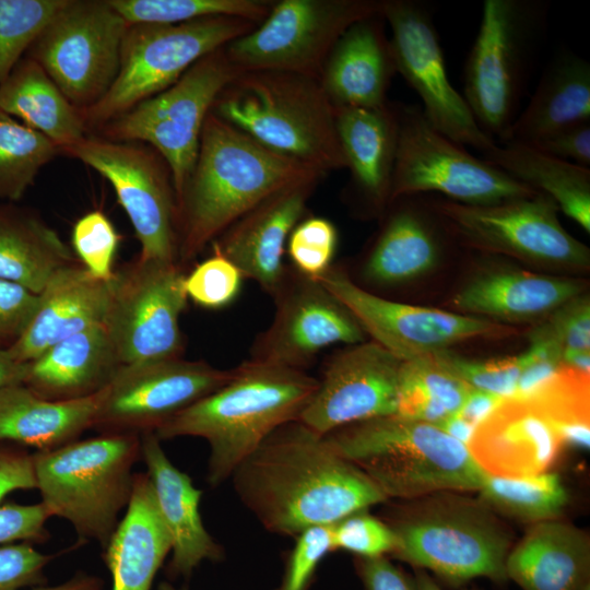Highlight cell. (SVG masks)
<instances>
[{
    "label": "cell",
    "mask_w": 590,
    "mask_h": 590,
    "mask_svg": "<svg viewBox=\"0 0 590 590\" xmlns=\"http://www.w3.org/2000/svg\"><path fill=\"white\" fill-rule=\"evenodd\" d=\"M229 480L269 532L294 538L387 500L364 471L299 421L272 432Z\"/></svg>",
    "instance_id": "obj_1"
},
{
    "label": "cell",
    "mask_w": 590,
    "mask_h": 590,
    "mask_svg": "<svg viewBox=\"0 0 590 590\" xmlns=\"http://www.w3.org/2000/svg\"><path fill=\"white\" fill-rule=\"evenodd\" d=\"M321 172L282 155L219 118L203 125L193 170L177 199V259L187 263L271 194Z\"/></svg>",
    "instance_id": "obj_2"
},
{
    "label": "cell",
    "mask_w": 590,
    "mask_h": 590,
    "mask_svg": "<svg viewBox=\"0 0 590 590\" xmlns=\"http://www.w3.org/2000/svg\"><path fill=\"white\" fill-rule=\"evenodd\" d=\"M318 387L304 370L248 359L219 389L181 410L154 434L208 441L206 482L219 486L276 428L298 421Z\"/></svg>",
    "instance_id": "obj_3"
},
{
    "label": "cell",
    "mask_w": 590,
    "mask_h": 590,
    "mask_svg": "<svg viewBox=\"0 0 590 590\" xmlns=\"http://www.w3.org/2000/svg\"><path fill=\"white\" fill-rule=\"evenodd\" d=\"M324 438L387 498L479 491L488 475L467 445L434 424L398 414L351 424Z\"/></svg>",
    "instance_id": "obj_4"
},
{
    "label": "cell",
    "mask_w": 590,
    "mask_h": 590,
    "mask_svg": "<svg viewBox=\"0 0 590 590\" xmlns=\"http://www.w3.org/2000/svg\"><path fill=\"white\" fill-rule=\"evenodd\" d=\"M212 108L260 144L321 173L346 167L335 130V107L316 79L288 72H241Z\"/></svg>",
    "instance_id": "obj_5"
},
{
    "label": "cell",
    "mask_w": 590,
    "mask_h": 590,
    "mask_svg": "<svg viewBox=\"0 0 590 590\" xmlns=\"http://www.w3.org/2000/svg\"><path fill=\"white\" fill-rule=\"evenodd\" d=\"M141 459V436L101 434L33 453L36 488L50 517L67 520L80 542L104 550L133 487V465Z\"/></svg>",
    "instance_id": "obj_6"
},
{
    "label": "cell",
    "mask_w": 590,
    "mask_h": 590,
    "mask_svg": "<svg viewBox=\"0 0 590 590\" xmlns=\"http://www.w3.org/2000/svg\"><path fill=\"white\" fill-rule=\"evenodd\" d=\"M428 497L388 523L397 540L391 555L455 588L477 577L505 582L511 541L494 511L448 492Z\"/></svg>",
    "instance_id": "obj_7"
},
{
    "label": "cell",
    "mask_w": 590,
    "mask_h": 590,
    "mask_svg": "<svg viewBox=\"0 0 590 590\" xmlns=\"http://www.w3.org/2000/svg\"><path fill=\"white\" fill-rule=\"evenodd\" d=\"M252 28L253 22L226 15L174 25H129L115 82L103 98L81 110L86 129H102L172 86L198 60Z\"/></svg>",
    "instance_id": "obj_8"
},
{
    "label": "cell",
    "mask_w": 590,
    "mask_h": 590,
    "mask_svg": "<svg viewBox=\"0 0 590 590\" xmlns=\"http://www.w3.org/2000/svg\"><path fill=\"white\" fill-rule=\"evenodd\" d=\"M544 15L541 2L485 0L464 66V99L480 128L495 141L519 114L533 44Z\"/></svg>",
    "instance_id": "obj_9"
},
{
    "label": "cell",
    "mask_w": 590,
    "mask_h": 590,
    "mask_svg": "<svg viewBox=\"0 0 590 590\" xmlns=\"http://www.w3.org/2000/svg\"><path fill=\"white\" fill-rule=\"evenodd\" d=\"M239 73L225 50L217 49L198 60L172 86L105 125L103 138L153 146L169 168L177 200L196 165L205 119Z\"/></svg>",
    "instance_id": "obj_10"
},
{
    "label": "cell",
    "mask_w": 590,
    "mask_h": 590,
    "mask_svg": "<svg viewBox=\"0 0 590 590\" xmlns=\"http://www.w3.org/2000/svg\"><path fill=\"white\" fill-rule=\"evenodd\" d=\"M435 206L465 246L553 270L589 267V248L563 227L557 204L543 193L479 205L441 200Z\"/></svg>",
    "instance_id": "obj_11"
},
{
    "label": "cell",
    "mask_w": 590,
    "mask_h": 590,
    "mask_svg": "<svg viewBox=\"0 0 590 590\" xmlns=\"http://www.w3.org/2000/svg\"><path fill=\"white\" fill-rule=\"evenodd\" d=\"M429 192L474 205L536 193L436 130L421 107L401 105L390 202Z\"/></svg>",
    "instance_id": "obj_12"
},
{
    "label": "cell",
    "mask_w": 590,
    "mask_h": 590,
    "mask_svg": "<svg viewBox=\"0 0 590 590\" xmlns=\"http://www.w3.org/2000/svg\"><path fill=\"white\" fill-rule=\"evenodd\" d=\"M382 2L283 0L259 27L227 44L225 54L240 73L274 71L316 79L344 31L362 19L381 15Z\"/></svg>",
    "instance_id": "obj_13"
},
{
    "label": "cell",
    "mask_w": 590,
    "mask_h": 590,
    "mask_svg": "<svg viewBox=\"0 0 590 590\" xmlns=\"http://www.w3.org/2000/svg\"><path fill=\"white\" fill-rule=\"evenodd\" d=\"M128 26L108 1L67 0L31 46L30 57L81 111L115 82Z\"/></svg>",
    "instance_id": "obj_14"
},
{
    "label": "cell",
    "mask_w": 590,
    "mask_h": 590,
    "mask_svg": "<svg viewBox=\"0 0 590 590\" xmlns=\"http://www.w3.org/2000/svg\"><path fill=\"white\" fill-rule=\"evenodd\" d=\"M185 276L178 263L139 257L115 272L103 326L121 365L180 357Z\"/></svg>",
    "instance_id": "obj_15"
},
{
    "label": "cell",
    "mask_w": 590,
    "mask_h": 590,
    "mask_svg": "<svg viewBox=\"0 0 590 590\" xmlns=\"http://www.w3.org/2000/svg\"><path fill=\"white\" fill-rule=\"evenodd\" d=\"M60 153L80 160L110 182L140 243L139 258L178 263L177 200L160 154L138 142L95 135Z\"/></svg>",
    "instance_id": "obj_16"
},
{
    "label": "cell",
    "mask_w": 590,
    "mask_h": 590,
    "mask_svg": "<svg viewBox=\"0 0 590 590\" xmlns=\"http://www.w3.org/2000/svg\"><path fill=\"white\" fill-rule=\"evenodd\" d=\"M231 376L232 369L181 357L120 365L98 392L91 428L101 434L154 433Z\"/></svg>",
    "instance_id": "obj_17"
},
{
    "label": "cell",
    "mask_w": 590,
    "mask_h": 590,
    "mask_svg": "<svg viewBox=\"0 0 590 590\" xmlns=\"http://www.w3.org/2000/svg\"><path fill=\"white\" fill-rule=\"evenodd\" d=\"M381 16L391 28L396 70L420 96L428 122L463 146L482 153L492 149L496 141L480 128L463 95L449 80L428 5L415 0H387Z\"/></svg>",
    "instance_id": "obj_18"
},
{
    "label": "cell",
    "mask_w": 590,
    "mask_h": 590,
    "mask_svg": "<svg viewBox=\"0 0 590 590\" xmlns=\"http://www.w3.org/2000/svg\"><path fill=\"white\" fill-rule=\"evenodd\" d=\"M355 317L364 332L402 362L433 355L459 342L506 332L491 320L376 296L342 270L330 267L316 279Z\"/></svg>",
    "instance_id": "obj_19"
},
{
    "label": "cell",
    "mask_w": 590,
    "mask_h": 590,
    "mask_svg": "<svg viewBox=\"0 0 590 590\" xmlns=\"http://www.w3.org/2000/svg\"><path fill=\"white\" fill-rule=\"evenodd\" d=\"M273 297V321L256 340L249 359L304 370L332 344L364 342L355 317L315 279L286 272Z\"/></svg>",
    "instance_id": "obj_20"
},
{
    "label": "cell",
    "mask_w": 590,
    "mask_h": 590,
    "mask_svg": "<svg viewBox=\"0 0 590 590\" xmlns=\"http://www.w3.org/2000/svg\"><path fill=\"white\" fill-rule=\"evenodd\" d=\"M401 364L375 341L339 352L327 364L298 421L324 436L351 424L396 414Z\"/></svg>",
    "instance_id": "obj_21"
},
{
    "label": "cell",
    "mask_w": 590,
    "mask_h": 590,
    "mask_svg": "<svg viewBox=\"0 0 590 590\" xmlns=\"http://www.w3.org/2000/svg\"><path fill=\"white\" fill-rule=\"evenodd\" d=\"M315 181L286 187L252 208L213 243L214 251L232 261L244 278L274 296L286 270L283 253Z\"/></svg>",
    "instance_id": "obj_22"
},
{
    "label": "cell",
    "mask_w": 590,
    "mask_h": 590,
    "mask_svg": "<svg viewBox=\"0 0 590 590\" xmlns=\"http://www.w3.org/2000/svg\"><path fill=\"white\" fill-rule=\"evenodd\" d=\"M141 458L172 541V559L167 566L169 578H188L202 562L222 560L224 550L206 531L201 519L202 491L172 463L161 439L152 432L141 435Z\"/></svg>",
    "instance_id": "obj_23"
},
{
    "label": "cell",
    "mask_w": 590,
    "mask_h": 590,
    "mask_svg": "<svg viewBox=\"0 0 590 590\" xmlns=\"http://www.w3.org/2000/svg\"><path fill=\"white\" fill-rule=\"evenodd\" d=\"M468 448L486 474L517 479L548 472L562 445L534 408L507 398L476 426Z\"/></svg>",
    "instance_id": "obj_24"
},
{
    "label": "cell",
    "mask_w": 590,
    "mask_h": 590,
    "mask_svg": "<svg viewBox=\"0 0 590 590\" xmlns=\"http://www.w3.org/2000/svg\"><path fill=\"white\" fill-rule=\"evenodd\" d=\"M585 282L520 269L485 270L453 296L459 314L496 323L541 322L554 310L585 293Z\"/></svg>",
    "instance_id": "obj_25"
},
{
    "label": "cell",
    "mask_w": 590,
    "mask_h": 590,
    "mask_svg": "<svg viewBox=\"0 0 590 590\" xmlns=\"http://www.w3.org/2000/svg\"><path fill=\"white\" fill-rule=\"evenodd\" d=\"M113 284L114 278L96 279L76 261L62 267L39 293L27 329L7 352L14 361L28 363L57 342L103 324Z\"/></svg>",
    "instance_id": "obj_26"
},
{
    "label": "cell",
    "mask_w": 590,
    "mask_h": 590,
    "mask_svg": "<svg viewBox=\"0 0 590 590\" xmlns=\"http://www.w3.org/2000/svg\"><path fill=\"white\" fill-rule=\"evenodd\" d=\"M421 194L392 201L390 213L365 263L364 275L374 283L391 285L414 280L439 261L441 232L448 225L435 204L420 202Z\"/></svg>",
    "instance_id": "obj_27"
},
{
    "label": "cell",
    "mask_w": 590,
    "mask_h": 590,
    "mask_svg": "<svg viewBox=\"0 0 590 590\" xmlns=\"http://www.w3.org/2000/svg\"><path fill=\"white\" fill-rule=\"evenodd\" d=\"M379 17L353 23L330 51L322 87L334 107L377 108L387 104V88L397 70Z\"/></svg>",
    "instance_id": "obj_28"
},
{
    "label": "cell",
    "mask_w": 590,
    "mask_h": 590,
    "mask_svg": "<svg viewBox=\"0 0 590 590\" xmlns=\"http://www.w3.org/2000/svg\"><path fill=\"white\" fill-rule=\"evenodd\" d=\"M120 365L104 326L96 324L26 363L22 384L46 400H76L99 392Z\"/></svg>",
    "instance_id": "obj_29"
},
{
    "label": "cell",
    "mask_w": 590,
    "mask_h": 590,
    "mask_svg": "<svg viewBox=\"0 0 590 590\" xmlns=\"http://www.w3.org/2000/svg\"><path fill=\"white\" fill-rule=\"evenodd\" d=\"M172 541L156 506L146 473H135L130 502L103 559L111 575V590H151Z\"/></svg>",
    "instance_id": "obj_30"
},
{
    "label": "cell",
    "mask_w": 590,
    "mask_h": 590,
    "mask_svg": "<svg viewBox=\"0 0 590 590\" xmlns=\"http://www.w3.org/2000/svg\"><path fill=\"white\" fill-rule=\"evenodd\" d=\"M505 570L522 590H579L590 580L589 538L557 519L533 523L510 548Z\"/></svg>",
    "instance_id": "obj_31"
},
{
    "label": "cell",
    "mask_w": 590,
    "mask_h": 590,
    "mask_svg": "<svg viewBox=\"0 0 590 590\" xmlns=\"http://www.w3.org/2000/svg\"><path fill=\"white\" fill-rule=\"evenodd\" d=\"M335 130L353 184L371 208L390 202L399 106L335 107Z\"/></svg>",
    "instance_id": "obj_32"
},
{
    "label": "cell",
    "mask_w": 590,
    "mask_h": 590,
    "mask_svg": "<svg viewBox=\"0 0 590 590\" xmlns=\"http://www.w3.org/2000/svg\"><path fill=\"white\" fill-rule=\"evenodd\" d=\"M98 392L91 397L50 401L23 384L0 389V441L48 451L72 442L92 427Z\"/></svg>",
    "instance_id": "obj_33"
},
{
    "label": "cell",
    "mask_w": 590,
    "mask_h": 590,
    "mask_svg": "<svg viewBox=\"0 0 590 590\" xmlns=\"http://www.w3.org/2000/svg\"><path fill=\"white\" fill-rule=\"evenodd\" d=\"M589 120L590 64L567 52L546 69L530 102L500 141L531 144L559 129Z\"/></svg>",
    "instance_id": "obj_34"
},
{
    "label": "cell",
    "mask_w": 590,
    "mask_h": 590,
    "mask_svg": "<svg viewBox=\"0 0 590 590\" xmlns=\"http://www.w3.org/2000/svg\"><path fill=\"white\" fill-rule=\"evenodd\" d=\"M0 110L50 139L60 150L86 137L81 111L31 57L0 85Z\"/></svg>",
    "instance_id": "obj_35"
},
{
    "label": "cell",
    "mask_w": 590,
    "mask_h": 590,
    "mask_svg": "<svg viewBox=\"0 0 590 590\" xmlns=\"http://www.w3.org/2000/svg\"><path fill=\"white\" fill-rule=\"evenodd\" d=\"M482 154L491 165L550 197L558 210L590 232V168L515 141L496 142Z\"/></svg>",
    "instance_id": "obj_36"
},
{
    "label": "cell",
    "mask_w": 590,
    "mask_h": 590,
    "mask_svg": "<svg viewBox=\"0 0 590 590\" xmlns=\"http://www.w3.org/2000/svg\"><path fill=\"white\" fill-rule=\"evenodd\" d=\"M75 261L59 234L39 217L0 206V279L39 294L55 272Z\"/></svg>",
    "instance_id": "obj_37"
},
{
    "label": "cell",
    "mask_w": 590,
    "mask_h": 590,
    "mask_svg": "<svg viewBox=\"0 0 590 590\" xmlns=\"http://www.w3.org/2000/svg\"><path fill=\"white\" fill-rule=\"evenodd\" d=\"M473 390L433 355L402 362L397 413L438 425L457 414Z\"/></svg>",
    "instance_id": "obj_38"
},
{
    "label": "cell",
    "mask_w": 590,
    "mask_h": 590,
    "mask_svg": "<svg viewBox=\"0 0 590 590\" xmlns=\"http://www.w3.org/2000/svg\"><path fill=\"white\" fill-rule=\"evenodd\" d=\"M479 492L493 511L532 523L557 519L569 500L560 476L550 471L517 479L487 475Z\"/></svg>",
    "instance_id": "obj_39"
},
{
    "label": "cell",
    "mask_w": 590,
    "mask_h": 590,
    "mask_svg": "<svg viewBox=\"0 0 590 590\" xmlns=\"http://www.w3.org/2000/svg\"><path fill=\"white\" fill-rule=\"evenodd\" d=\"M59 153L50 139L0 110V199L21 200Z\"/></svg>",
    "instance_id": "obj_40"
},
{
    "label": "cell",
    "mask_w": 590,
    "mask_h": 590,
    "mask_svg": "<svg viewBox=\"0 0 590 590\" xmlns=\"http://www.w3.org/2000/svg\"><path fill=\"white\" fill-rule=\"evenodd\" d=\"M127 22L174 25L209 16H235L262 22L272 5L258 0H107Z\"/></svg>",
    "instance_id": "obj_41"
},
{
    "label": "cell",
    "mask_w": 590,
    "mask_h": 590,
    "mask_svg": "<svg viewBox=\"0 0 590 590\" xmlns=\"http://www.w3.org/2000/svg\"><path fill=\"white\" fill-rule=\"evenodd\" d=\"M67 0H0V85Z\"/></svg>",
    "instance_id": "obj_42"
},
{
    "label": "cell",
    "mask_w": 590,
    "mask_h": 590,
    "mask_svg": "<svg viewBox=\"0 0 590 590\" xmlns=\"http://www.w3.org/2000/svg\"><path fill=\"white\" fill-rule=\"evenodd\" d=\"M520 401L534 408L553 429L589 424V373L562 364Z\"/></svg>",
    "instance_id": "obj_43"
},
{
    "label": "cell",
    "mask_w": 590,
    "mask_h": 590,
    "mask_svg": "<svg viewBox=\"0 0 590 590\" xmlns=\"http://www.w3.org/2000/svg\"><path fill=\"white\" fill-rule=\"evenodd\" d=\"M437 361L475 390L511 398L524 366L522 354L493 359H470L451 350L435 353Z\"/></svg>",
    "instance_id": "obj_44"
},
{
    "label": "cell",
    "mask_w": 590,
    "mask_h": 590,
    "mask_svg": "<svg viewBox=\"0 0 590 590\" xmlns=\"http://www.w3.org/2000/svg\"><path fill=\"white\" fill-rule=\"evenodd\" d=\"M119 243V234L102 211H91L74 224V252L81 264L96 279L110 281L114 278L113 264Z\"/></svg>",
    "instance_id": "obj_45"
},
{
    "label": "cell",
    "mask_w": 590,
    "mask_h": 590,
    "mask_svg": "<svg viewBox=\"0 0 590 590\" xmlns=\"http://www.w3.org/2000/svg\"><path fill=\"white\" fill-rule=\"evenodd\" d=\"M337 245L334 225L323 217H309L290 234L287 252L298 273L316 280L331 267Z\"/></svg>",
    "instance_id": "obj_46"
},
{
    "label": "cell",
    "mask_w": 590,
    "mask_h": 590,
    "mask_svg": "<svg viewBox=\"0 0 590 590\" xmlns=\"http://www.w3.org/2000/svg\"><path fill=\"white\" fill-rule=\"evenodd\" d=\"M244 276L237 267L217 252L205 259L185 276L187 297L197 305L223 308L237 297Z\"/></svg>",
    "instance_id": "obj_47"
},
{
    "label": "cell",
    "mask_w": 590,
    "mask_h": 590,
    "mask_svg": "<svg viewBox=\"0 0 590 590\" xmlns=\"http://www.w3.org/2000/svg\"><path fill=\"white\" fill-rule=\"evenodd\" d=\"M333 551L343 550L358 557L392 554L396 535L388 523L366 510L353 512L331 526Z\"/></svg>",
    "instance_id": "obj_48"
},
{
    "label": "cell",
    "mask_w": 590,
    "mask_h": 590,
    "mask_svg": "<svg viewBox=\"0 0 590 590\" xmlns=\"http://www.w3.org/2000/svg\"><path fill=\"white\" fill-rule=\"evenodd\" d=\"M529 340L551 341L564 351L590 352V300L582 293L566 302L529 333Z\"/></svg>",
    "instance_id": "obj_49"
},
{
    "label": "cell",
    "mask_w": 590,
    "mask_h": 590,
    "mask_svg": "<svg viewBox=\"0 0 590 590\" xmlns=\"http://www.w3.org/2000/svg\"><path fill=\"white\" fill-rule=\"evenodd\" d=\"M332 526V524H331ZM331 526H316L296 535L275 590H309L319 564L333 551Z\"/></svg>",
    "instance_id": "obj_50"
},
{
    "label": "cell",
    "mask_w": 590,
    "mask_h": 590,
    "mask_svg": "<svg viewBox=\"0 0 590 590\" xmlns=\"http://www.w3.org/2000/svg\"><path fill=\"white\" fill-rule=\"evenodd\" d=\"M56 557L38 552L33 543L20 542L0 546V590H20L47 581L45 566Z\"/></svg>",
    "instance_id": "obj_51"
},
{
    "label": "cell",
    "mask_w": 590,
    "mask_h": 590,
    "mask_svg": "<svg viewBox=\"0 0 590 590\" xmlns=\"http://www.w3.org/2000/svg\"><path fill=\"white\" fill-rule=\"evenodd\" d=\"M39 294L0 279V350H8L27 329L38 305Z\"/></svg>",
    "instance_id": "obj_52"
},
{
    "label": "cell",
    "mask_w": 590,
    "mask_h": 590,
    "mask_svg": "<svg viewBox=\"0 0 590 590\" xmlns=\"http://www.w3.org/2000/svg\"><path fill=\"white\" fill-rule=\"evenodd\" d=\"M50 518L42 503L33 505H0V546L21 542H46L49 532L46 521Z\"/></svg>",
    "instance_id": "obj_53"
},
{
    "label": "cell",
    "mask_w": 590,
    "mask_h": 590,
    "mask_svg": "<svg viewBox=\"0 0 590 590\" xmlns=\"http://www.w3.org/2000/svg\"><path fill=\"white\" fill-rule=\"evenodd\" d=\"M529 145L556 158L589 168L590 120L559 129Z\"/></svg>",
    "instance_id": "obj_54"
},
{
    "label": "cell",
    "mask_w": 590,
    "mask_h": 590,
    "mask_svg": "<svg viewBox=\"0 0 590 590\" xmlns=\"http://www.w3.org/2000/svg\"><path fill=\"white\" fill-rule=\"evenodd\" d=\"M34 488L33 453L22 446L0 441V503L11 492Z\"/></svg>",
    "instance_id": "obj_55"
},
{
    "label": "cell",
    "mask_w": 590,
    "mask_h": 590,
    "mask_svg": "<svg viewBox=\"0 0 590 590\" xmlns=\"http://www.w3.org/2000/svg\"><path fill=\"white\" fill-rule=\"evenodd\" d=\"M355 566L365 590H416L414 577L394 566L386 556L358 557Z\"/></svg>",
    "instance_id": "obj_56"
},
{
    "label": "cell",
    "mask_w": 590,
    "mask_h": 590,
    "mask_svg": "<svg viewBox=\"0 0 590 590\" xmlns=\"http://www.w3.org/2000/svg\"><path fill=\"white\" fill-rule=\"evenodd\" d=\"M504 400L497 394L473 389L457 415L476 428Z\"/></svg>",
    "instance_id": "obj_57"
},
{
    "label": "cell",
    "mask_w": 590,
    "mask_h": 590,
    "mask_svg": "<svg viewBox=\"0 0 590 590\" xmlns=\"http://www.w3.org/2000/svg\"><path fill=\"white\" fill-rule=\"evenodd\" d=\"M103 585L101 578L80 571L62 583L55 586L42 585L30 590H102Z\"/></svg>",
    "instance_id": "obj_58"
},
{
    "label": "cell",
    "mask_w": 590,
    "mask_h": 590,
    "mask_svg": "<svg viewBox=\"0 0 590 590\" xmlns=\"http://www.w3.org/2000/svg\"><path fill=\"white\" fill-rule=\"evenodd\" d=\"M26 363L14 361L7 350H0V389L12 384H22Z\"/></svg>",
    "instance_id": "obj_59"
},
{
    "label": "cell",
    "mask_w": 590,
    "mask_h": 590,
    "mask_svg": "<svg viewBox=\"0 0 590 590\" xmlns=\"http://www.w3.org/2000/svg\"><path fill=\"white\" fill-rule=\"evenodd\" d=\"M441 430L468 446L475 428L457 414L436 425Z\"/></svg>",
    "instance_id": "obj_60"
},
{
    "label": "cell",
    "mask_w": 590,
    "mask_h": 590,
    "mask_svg": "<svg viewBox=\"0 0 590 590\" xmlns=\"http://www.w3.org/2000/svg\"><path fill=\"white\" fill-rule=\"evenodd\" d=\"M414 580L416 590H442L437 581L421 568H414ZM475 590V589H471Z\"/></svg>",
    "instance_id": "obj_61"
},
{
    "label": "cell",
    "mask_w": 590,
    "mask_h": 590,
    "mask_svg": "<svg viewBox=\"0 0 590 590\" xmlns=\"http://www.w3.org/2000/svg\"><path fill=\"white\" fill-rule=\"evenodd\" d=\"M157 590H187V588H176L170 582L162 581L158 585Z\"/></svg>",
    "instance_id": "obj_62"
},
{
    "label": "cell",
    "mask_w": 590,
    "mask_h": 590,
    "mask_svg": "<svg viewBox=\"0 0 590 590\" xmlns=\"http://www.w3.org/2000/svg\"><path fill=\"white\" fill-rule=\"evenodd\" d=\"M579 590H590V580L587 581Z\"/></svg>",
    "instance_id": "obj_63"
}]
</instances>
